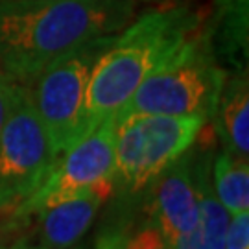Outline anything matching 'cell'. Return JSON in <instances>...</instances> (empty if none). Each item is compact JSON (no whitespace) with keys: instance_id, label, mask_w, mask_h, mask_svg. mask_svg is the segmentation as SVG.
I'll return each mask as SVG.
<instances>
[{"instance_id":"6da1fadb","label":"cell","mask_w":249,"mask_h":249,"mask_svg":"<svg viewBox=\"0 0 249 249\" xmlns=\"http://www.w3.org/2000/svg\"><path fill=\"white\" fill-rule=\"evenodd\" d=\"M137 0H0V65L18 83L124 30Z\"/></svg>"},{"instance_id":"7a4b0ae2","label":"cell","mask_w":249,"mask_h":249,"mask_svg":"<svg viewBox=\"0 0 249 249\" xmlns=\"http://www.w3.org/2000/svg\"><path fill=\"white\" fill-rule=\"evenodd\" d=\"M197 36V17L187 8H155L113 36L94 63L87 87L90 129L115 116L135 90Z\"/></svg>"},{"instance_id":"3957f363","label":"cell","mask_w":249,"mask_h":249,"mask_svg":"<svg viewBox=\"0 0 249 249\" xmlns=\"http://www.w3.org/2000/svg\"><path fill=\"white\" fill-rule=\"evenodd\" d=\"M225 80L227 69L216 61L203 39L194 36L135 90L115 120L129 115H168L201 116L209 122Z\"/></svg>"},{"instance_id":"277c9868","label":"cell","mask_w":249,"mask_h":249,"mask_svg":"<svg viewBox=\"0 0 249 249\" xmlns=\"http://www.w3.org/2000/svg\"><path fill=\"white\" fill-rule=\"evenodd\" d=\"M116 122L115 183L120 194L137 196L192 150L207 125L201 116L129 115Z\"/></svg>"},{"instance_id":"5b68a950","label":"cell","mask_w":249,"mask_h":249,"mask_svg":"<svg viewBox=\"0 0 249 249\" xmlns=\"http://www.w3.org/2000/svg\"><path fill=\"white\" fill-rule=\"evenodd\" d=\"M111 39L113 36L83 46L28 83L39 120L57 155L92 131L87 118V87L94 63Z\"/></svg>"},{"instance_id":"8992f818","label":"cell","mask_w":249,"mask_h":249,"mask_svg":"<svg viewBox=\"0 0 249 249\" xmlns=\"http://www.w3.org/2000/svg\"><path fill=\"white\" fill-rule=\"evenodd\" d=\"M57 159L28 85L17 81L13 104L0 131V211L13 213L37 192Z\"/></svg>"},{"instance_id":"52a82bcc","label":"cell","mask_w":249,"mask_h":249,"mask_svg":"<svg viewBox=\"0 0 249 249\" xmlns=\"http://www.w3.org/2000/svg\"><path fill=\"white\" fill-rule=\"evenodd\" d=\"M115 116L106 118L89 135L59 155L46 181L26 201L13 209L17 218L39 214L115 179Z\"/></svg>"},{"instance_id":"ba28073f","label":"cell","mask_w":249,"mask_h":249,"mask_svg":"<svg viewBox=\"0 0 249 249\" xmlns=\"http://www.w3.org/2000/svg\"><path fill=\"white\" fill-rule=\"evenodd\" d=\"M146 216L157 225L166 249L194 225L199 214L196 155L188 150L150 183Z\"/></svg>"},{"instance_id":"9c48e42d","label":"cell","mask_w":249,"mask_h":249,"mask_svg":"<svg viewBox=\"0 0 249 249\" xmlns=\"http://www.w3.org/2000/svg\"><path fill=\"white\" fill-rule=\"evenodd\" d=\"M113 185V181L100 183L80 196L41 211L37 214L41 244L48 249L74 248L90 229L100 207L111 194Z\"/></svg>"},{"instance_id":"30bf717a","label":"cell","mask_w":249,"mask_h":249,"mask_svg":"<svg viewBox=\"0 0 249 249\" xmlns=\"http://www.w3.org/2000/svg\"><path fill=\"white\" fill-rule=\"evenodd\" d=\"M214 129L223 151L242 160L249 159V85L246 71L234 72L223 83L214 111Z\"/></svg>"},{"instance_id":"8fae6325","label":"cell","mask_w":249,"mask_h":249,"mask_svg":"<svg viewBox=\"0 0 249 249\" xmlns=\"http://www.w3.org/2000/svg\"><path fill=\"white\" fill-rule=\"evenodd\" d=\"M213 159L207 153L196 155V181L199 197V214L194 225L188 229L172 249H225V232L229 223V213L223 209L214 194L211 181Z\"/></svg>"},{"instance_id":"7c38bea8","label":"cell","mask_w":249,"mask_h":249,"mask_svg":"<svg viewBox=\"0 0 249 249\" xmlns=\"http://www.w3.org/2000/svg\"><path fill=\"white\" fill-rule=\"evenodd\" d=\"M248 8L249 0H216L213 34L205 41L216 61L234 72L246 71L248 63Z\"/></svg>"},{"instance_id":"4fadbf2b","label":"cell","mask_w":249,"mask_h":249,"mask_svg":"<svg viewBox=\"0 0 249 249\" xmlns=\"http://www.w3.org/2000/svg\"><path fill=\"white\" fill-rule=\"evenodd\" d=\"M214 194L229 216L249 211V160L222 151L211 166Z\"/></svg>"},{"instance_id":"5bb4252c","label":"cell","mask_w":249,"mask_h":249,"mask_svg":"<svg viewBox=\"0 0 249 249\" xmlns=\"http://www.w3.org/2000/svg\"><path fill=\"white\" fill-rule=\"evenodd\" d=\"M122 249H166L157 225L146 216L137 225L122 222Z\"/></svg>"},{"instance_id":"9a60e30c","label":"cell","mask_w":249,"mask_h":249,"mask_svg":"<svg viewBox=\"0 0 249 249\" xmlns=\"http://www.w3.org/2000/svg\"><path fill=\"white\" fill-rule=\"evenodd\" d=\"M225 249H249V211L229 216Z\"/></svg>"},{"instance_id":"2e32d148","label":"cell","mask_w":249,"mask_h":249,"mask_svg":"<svg viewBox=\"0 0 249 249\" xmlns=\"http://www.w3.org/2000/svg\"><path fill=\"white\" fill-rule=\"evenodd\" d=\"M15 83L17 81L9 76L8 72L0 65V131L4 127V122L9 115V109L13 104V92H15Z\"/></svg>"},{"instance_id":"e0dca14e","label":"cell","mask_w":249,"mask_h":249,"mask_svg":"<svg viewBox=\"0 0 249 249\" xmlns=\"http://www.w3.org/2000/svg\"><path fill=\"white\" fill-rule=\"evenodd\" d=\"M8 249H48L45 244L41 242H30V240H18L15 244H11Z\"/></svg>"}]
</instances>
